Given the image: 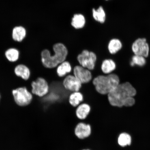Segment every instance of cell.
I'll return each mask as SVG.
<instances>
[{
	"mask_svg": "<svg viewBox=\"0 0 150 150\" xmlns=\"http://www.w3.org/2000/svg\"><path fill=\"white\" fill-rule=\"evenodd\" d=\"M131 142V136L126 133H122L118 138V143L121 147L130 145Z\"/></svg>",
	"mask_w": 150,
	"mask_h": 150,
	"instance_id": "cell-21",
	"label": "cell"
},
{
	"mask_svg": "<svg viewBox=\"0 0 150 150\" xmlns=\"http://www.w3.org/2000/svg\"><path fill=\"white\" fill-rule=\"evenodd\" d=\"M63 85L66 89L73 92L79 91L82 87V83L80 81L74 76L71 75L66 77Z\"/></svg>",
	"mask_w": 150,
	"mask_h": 150,
	"instance_id": "cell-10",
	"label": "cell"
},
{
	"mask_svg": "<svg viewBox=\"0 0 150 150\" xmlns=\"http://www.w3.org/2000/svg\"><path fill=\"white\" fill-rule=\"evenodd\" d=\"M116 64L111 59H107L103 62L101 65V70L105 74H109L113 71L116 68Z\"/></svg>",
	"mask_w": 150,
	"mask_h": 150,
	"instance_id": "cell-17",
	"label": "cell"
},
{
	"mask_svg": "<svg viewBox=\"0 0 150 150\" xmlns=\"http://www.w3.org/2000/svg\"><path fill=\"white\" fill-rule=\"evenodd\" d=\"M14 72L17 76L20 77L24 80L29 79L30 75L29 69L23 64L17 66L14 69Z\"/></svg>",
	"mask_w": 150,
	"mask_h": 150,
	"instance_id": "cell-14",
	"label": "cell"
},
{
	"mask_svg": "<svg viewBox=\"0 0 150 150\" xmlns=\"http://www.w3.org/2000/svg\"><path fill=\"white\" fill-rule=\"evenodd\" d=\"M93 15L94 18L96 21L103 23L106 19V14L102 7L100 6L97 10L93 9Z\"/></svg>",
	"mask_w": 150,
	"mask_h": 150,
	"instance_id": "cell-19",
	"label": "cell"
},
{
	"mask_svg": "<svg viewBox=\"0 0 150 150\" xmlns=\"http://www.w3.org/2000/svg\"><path fill=\"white\" fill-rule=\"evenodd\" d=\"M93 132L92 127L90 124L84 121H80L75 126V136L80 140H84L89 137Z\"/></svg>",
	"mask_w": 150,
	"mask_h": 150,
	"instance_id": "cell-6",
	"label": "cell"
},
{
	"mask_svg": "<svg viewBox=\"0 0 150 150\" xmlns=\"http://www.w3.org/2000/svg\"><path fill=\"white\" fill-rule=\"evenodd\" d=\"M84 100L82 94L79 92H75L70 95L69 98V103L71 105L76 108Z\"/></svg>",
	"mask_w": 150,
	"mask_h": 150,
	"instance_id": "cell-13",
	"label": "cell"
},
{
	"mask_svg": "<svg viewBox=\"0 0 150 150\" xmlns=\"http://www.w3.org/2000/svg\"><path fill=\"white\" fill-rule=\"evenodd\" d=\"M27 35V30L23 26H18L15 27L12 30V37L15 41L21 42Z\"/></svg>",
	"mask_w": 150,
	"mask_h": 150,
	"instance_id": "cell-12",
	"label": "cell"
},
{
	"mask_svg": "<svg viewBox=\"0 0 150 150\" xmlns=\"http://www.w3.org/2000/svg\"><path fill=\"white\" fill-rule=\"evenodd\" d=\"M73 71L74 76L82 84L89 83L92 79V75L91 71L81 66H76L74 67Z\"/></svg>",
	"mask_w": 150,
	"mask_h": 150,
	"instance_id": "cell-9",
	"label": "cell"
},
{
	"mask_svg": "<svg viewBox=\"0 0 150 150\" xmlns=\"http://www.w3.org/2000/svg\"><path fill=\"white\" fill-rule=\"evenodd\" d=\"M119 77L117 74H110L107 76L100 75L93 80V83L96 91L101 95L108 94L120 84Z\"/></svg>",
	"mask_w": 150,
	"mask_h": 150,
	"instance_id": "cell-3",
	"label": "cell"
},
{
	"mask_svg": "<svg viewBox=\"0 0 150 150\" xmlns=\"http://www.w3.org/2000/svg\"><path fill=\"white\" fill-rule=\"evenodd\" d=\"M146 62V59L143 56L135 55L132 57L131 65L132 66L137 65L139 66L142 67L145 64Z\"/></svg>",
	"mask_w": 150,
	"mask_h": 150,
	"instance_id": "cell-22",
	"label": "cell"
},
{
	"mask_svg": "<svg viewBox=\"0 0 150 150\" xmlns=\"http://www.w3.org/2000/svg\"><path fill=\"white\" fill-rule=\"evenodd\" d=\"M81 150H91V149H82Z\"/></svg>",
	"mask_w": 150,
	"mask_h": 150,
	"instance_id": "cell-23",
	"label": "cell"
},
{
	"mask_svg": "<svg viewBox=\"0 0 150 150\" xmlns=\"http://www.w3.org/2000/svg\"><path fill=\"white\" fill-rule=\"evenodd\" d=\"M97 59L96 54L94 52L87 50H83L77 57L80 66L89 70L94 69Z\"/></svg>",
	"mask_w": 150,
	"mask_h": 150,
	"instance_id": "cell-5",
	"label": "cell"
},
{
	"mask_svg": "<svg viewBox=\"0 0 150 150\" xmlns=\"http://www.w3.org/2000/svg\"><path fill=\"white\" fill-rule=\"evenodd\" d=\"M32 93L39 97H42L46 95L49 91V86L47 82L42 78H37L31 84Z\"/></svg>",
	"mask_w": 150,
	"mask_h": 150,
	"instance_id": "cell-7",
	"label": "cell"
},
{
	"mask_svg": "<svg viewBox=\"0 0 150 150\" xmlns=\"http://www.w3.org/2000/svg\"><path fill=\"white\" fill-rule=\"evenodd\" d=\"M132 50L135 55L147 57L149 55V47L145 38H139L133 43Z\"/></svg>",
	"mask_w": 150,
	"mask_h": 150,
	"instance_id": "cell-8",
	"label": "cell"
},
{
	"mask_svg": "<svg viewBox=\"0 0 150 150\" xmlns=\"http://www.w3.org/2000/svg\"><path fill=\"white\" fill-rule=\"evenodd\" d=\"M91 111V107L88 103H81L76 108L75 115L80 121H84L87 119Z\"/></svg>",
	"mask_w": 150,
	"mask_h": 150,
	"instance_id": "cell-11",
	"label": "cell"
},
{
	"mask_svg": "<svg viewBox=\"0 0 150 150\" xmlns=\"http://www.w3.org/2000/svg\"><path fill=\"white\" fill-rule=\"evenodd\" d=\"M136 91L128 82L119 84L113 91L108 94V99L110 104L113 106L122 107L132 106L135 100L134 97Z\"/></svg>",
	"mask_w": 150,
	"mask_h": 150,
	"instance_id": "cell-1",
	"label": "cell"
},
{
	"mask_svg": "<svg viewBox=\"0 0 150 150\" xmlns=\"http://www.w3.org/2000/svg\"><path fill=\"white\" fill-rule=\"evenodd\" d=\"M5 55L9 61L15 62L18 60L19 57L20 52L15 48H10L5 52Z\"/></svg>",
	"mask_w": 150,
	"mask_h": 150,
	"instance_id": "cell-20",
	"label": "cell"
},
{
	"mask_svg": "<svg viewBox=\"0 0 150 150\" xmlns=\"http://www.w3.org/2000/svg\"><path fill=\"white\" fill-rule=\"evenodd\" d=\"M72 71V67L69 62L66 61L60 64L58 66L56 72L59 77H63L66 75L71 72Z\"/></svg>",
	"mask_w": 150,
	"mask_h": 150,
	"instance_id": "cell-15",
	"label": "cell"
},
{
	"mask_svg": "<svg viewBox=\"0 0 150 150\" xmlns=\"http://www.w3.org/2000/svg\"><path fill=\"white\" fill-rule=\"evenodd\" d=\"M12 94L15 102L20 106L28 105L33 100L32 95L25 87L19 88L13 90Z\"/></svg>",
	"mask_w": 150,
	"mask_h": 150,
	"instance_id": "cell-4",
	"label": "cell"
},
{
	"mask_svg": "<svg viewBox=\"0 0 150 150\" xmlns=\"http://www.w3.org/2000/svg\"><path fill=\"white\" fill-rule=\"evenodd\" d=\"M122 46V43L119 39H112L109 43L108 50L110 54H115L121 49Z\"/></svg>",
	"mask_w": 150,
	"mask_h": 150,
	"instance_id": "cell-18",
	"label": "cell"
},
{
	"mask_svg": "<svg viewBox=\"0 0 150 150\" xmlns=\"http://www.w3.org/2000/svg\"><path fill=\"white\" fill-rule=\"evenodd\" d=\"M86 23L85 18L81 14H76L73 17L71 25L75 29H81L84 27Z\"/></svg>",
	"mask_w": 150,
	"mask_h": 150,
	"instance_id": "cell-16",
	"label": "cell"
},
{
	"mask_svg": "<svg viewBox=\"0 0 150 150\" xmlns=\"http://www.w3.org/2000/svg\"><path fill=\"white\" fill-rule=\"evenodd\" d=\"M0 99H1V96H0Z\"/></svg>",
	"mask_w": 150,
	"mask_h": 150,
	"instance_id": "cell-24",
	"label": "cell"
},
{
	"mask_svg": "<svg viewBox=\"0 0 150 150\" xmlns=\"http://www.w3.org/2000/svg\"><path fill=\"white\" fill-rule=\"evenodd\" d=\"M54 55H52L49 50H43L41 53V59L43 65L46 68H55L67 59L68 52L64 45L61 43L54 45Z\"/></svg>",
	"mask_w": 150,
	"mask_h": 150,
	"instance_id": "cell-2",
	"label": "cell"
}]
</instances>
